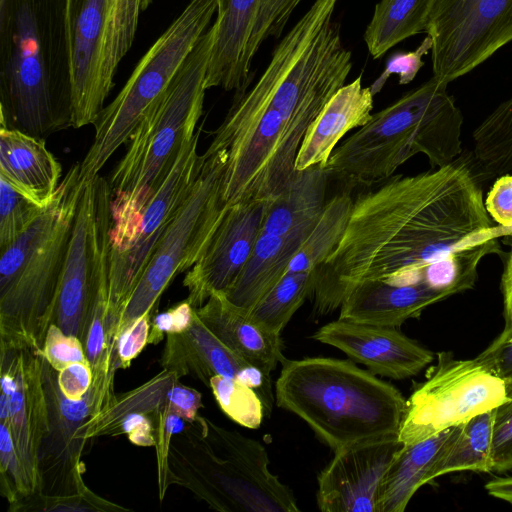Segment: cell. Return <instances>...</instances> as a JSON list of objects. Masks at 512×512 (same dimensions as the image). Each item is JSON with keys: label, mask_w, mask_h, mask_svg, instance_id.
I'll list each match as a JSON object with an SVG mask.
<instances>
[{"label": "cell", "mask_w": 512, "mask_h": 512, "mask_svg": "<svg viewBox=\"0 0 512 512\" xmlns=\"http://www.w3.org/2000/svg\"><path fill=\"white\" fill-rule=\"evenodd\" d=\"M371 187L353 198L342 239L312 271L309 298L317 315L340 308L360 282L418 271L455 249L498 238L464 159Z\"/></svg>", "instance_id": "cell-1"}, {"label": "cell", "mask_w": 512, "mask_h": 512, "mask_svg": "<svg viewBox=\"0 0 512 512\" xmlns=\"http://www.w3.org/2000/svg\"><path fill=\"white\" fill-rule=\"evenodd\" d=\"M0 110L38 138L72 127L67 0H0Z\"/></svg>", "instance_id": "cell-2"}, {"label": "cell", "mask_w": 512, "mask_h": 512, "mask_svg": "<svg viewBox=\"0 0 512 512\" xmlns=\"http://www.w3.org/2000/svg\"><path fill=\"white\" fill-rule=\"evenodd\" d=\"M214 34L212 25L167 88L144 112L111 173L110 254L121 253L131 244L144 208L196 132L203 113Z\"/></svg>", "instance_id": "cell-3"}, {"label": "cell", "mask_w": 512, "mask_h": 512, "mask_svg": "<svg viewBox=\"0 0 512 512\" xmlns=\"http://www.w3.org/2000/svg\"><path fill=\"white\" fill-rule=\"evenodd\" d=\"M281 364L277 406L306 422L334 452L398 435L406 399L369 370L329 357L285 359Z\"/></svg>", "instance_id": "cell-4"}, {"label": "cell", "mask_w": 512, "mask_h": 512, "mask_svg": "<svg viewBox=\"0 0 512 512\" xmlns=\"http://www.w3.org/2000/svg\"><path fill=\"white\" fill-rule=\"evenodd\" d=\"M434 78L407 92L346 138L325 167L347 186L366 187L386 180L406 161L424 154L433 168L454 161L462 152L463 115Z\"/></svg>", "instance_id": "cell-5"}, {"label": "cell", "mask_w": 512, "mask_h": 512, "mask_svg": "<svg viewBox=\"0 0 512 512\" xmlns=\"http://www.w3.org/2000/svg\"><path fill=\"white\" fill-rule=\"evenodd\" d=\"M261 442L198 415L169 451L170 484L222 512H297L292 490L269 469Z\"/></svg>", "instance_id": "cell-6"}, {"label": "cell", "mask_w": 512, "mask_h": 512, "mask_svg": "<svg viewBox=\"0 0 512 512\" xmlns=\"http://www.w3.org/2000/svg\"><path fill=\"white\" fill-rule=\"evenodd\" d=\"M339 0H315L275 47L252 86L281 116L300 147L303 136L352 69L333 16Z\"/></svg>", "instance_id": "cell-7"}, {"label": "cell", "mask_w": 512, "mask_h": 512, "mask_svg": "<svg viewBox=\"0 0 512 512\" xmlns=\"http://www.w3.org/2000/svg\"><path fill=\"white\" fill-rule=\"evenodd\" d=\"M217 0H191L137 63L131 76L94 125L93 141L79 165L81 184L99 175L126 144L147 108L162 94L209 29Z\"/></svg>", "instance_id": "cell-8"}, {"label": "cell", "mask_w": 512, "mask_h": 512, "mask_svg": "<svg viewBox=\"0 0 512 512\" xmlns=\"http://www.w3.org/2000/svg\"><path fill=\"white\" fill-rule=\"evenodd\" d=\"M227 151L223 199L272 200L295 173L299 146L280 114L252 89L236 93L210 143Z\"/></svg>", "instance_id": "cell-9"}, {"label": "cell", "mask_w": 512, "mask_h": 512, "mask_svg": "<svg viewBox=\"0 0 512 512\" xmlns=\"http://www.w3.org/2000/svg\"><path fill=\"white\" fill-rule=\"evenodd\" d=\"M227 151L209 146L194 186L158 241L144 271L124 306L115 333L145 313H154L161 295L179 274L200 259L225 216L223 199Z\"/></svg>", "instance_id": "cell-10"}, {"label": "cell", "mask_w": 512, "mask_h": 512, "mask_svg": "<svg viewBox=\"0 0 512 512\" xmlns=\"http://www.w3.org/2000/svg\"><path fill=\"white\" fill-rule=\"evenodd\" d=\"M91 368L93 380L89 390L79 399H69L59 388L58 371L44 357L49 431L40 447L39 495L60 497L91 492L82 479L81 456L87 441L77 438V433L81 425L107 407L115 395L114 377L120 368L116 353L105 350Z\"/></svg>", "instance_id": "cell-11"}, {"label": "cell", "mask_w": 512, "mask_h": 512, "mask_svg": "<svg viewBox=\"0 0 512 512\" xmlns=\"http://www.w3.org/2000/svg\"><path fill=\"white\" fill-rule=\"evenodd\" d=\"M507 399L504 382L477 358L455 360L443 352L432 374L406 400L398 439L404 445L421 441Z\"/></svg>", "instance_id": "cell-12"}, {"label": "cell", "mask_w": 512, "mask_h": 512, "mask_svg": "<svg viewBox=\"0 0 512 512\" xmlns=\"http://www.w3.org/2000/svg\"><path fill=\"white\" fill-rule=\"evenodd\" d=\"M425 33L433 77L449 84L512 41V0H433Z\"/></svg>", "instance_id": "cell-13"}, {"label": "cell", "mask_w": 512, "mask_h": 512, "mask_svg": "<svg viewBox=\"0 0 512 512\" xmlns=\"http://www.w3.org/2000/svg\"><path fill=\"white\" fill-rule=\"evenodd\" d=\"M76 209L77 206L68 211L51 237L17 276L0 289L1 346L42 350L48 328L55 318L59 283Z\"/></svg>", "instance_id": "cell-14"}, {"label": "cell", "mask_w": 512, "mask_h": 512, "mask_svg": "<svg viewBox=\"0 0 512 512\" xmlns=\"http://www.w3.org/2000/svg\"><path fill=\"white\" fill-rule=\"evenodd\" d=\"M200 131L184 144L168 176L147 203L131 244L110 254V293L106 321L107 346L115 343L120 314L163 233L189 196L202 165Z\"/></svg>", "instance_id": "cell-15"}, {"label": "cell", "mask_w": 512, "mask_h": 512, "mask_svg": "<svg viewBox=\"0 0 512 512\" xmlns=\"http://www.w3.org/2000/svg\"><path fill=\"white\" fill-rule=\"evenodd\" d=\"M302 0H217L214 42L206 88L241 93L251 79L253 59L263 42L279 38Z\"/></svg>", "instance_id": "cell-16"}, {"label": "cell", "mask_w": 512, "mask_h": 512, "mask_svg": "<svg viewBox=\"0 0 512 512\" xmlns=\"http://www.w3.org/2000/svg\"><path fill=\"white\" fill-rule=\"evenodd\" d=\"M0 367L8 369L15 382L7 396L10 430L24 482L25 501L41 493L40 447L49 431L44 354L28 346H1Z\"/></svg>", "instance_id": "cell-17"}, {"label": "cell", "mask_w": 512, "mask_h": 512, "mask_svg": "<svg viewBox=\"0 0 512 512\" xmlns=\"http://www.w3.org/2000/svg\"><path fill=\"white\" fill-rule=\"evenodd\" d=\"M270 200L230 205L200 259L186 272V300L202 306L214 292H226L247 263L261 233Z\"/></svg>", "instance_id": "cell-18"}, {"label": "cell", "mask_w": 512, "mask_h": 512, "mask_svg": "<svg viewBox=\"0 0 512 512\" xmlns=\"http://www.w3.org/2000/svg\"><path fill=\"white\" fill-rule=\"evenodd\" d=\"M403 445L398 435H392L334 452L317 477L318 508L323 512H376L383 477Z\"/></svg>", "instance_id": "cell-19"}, {"label": "cell", "mask_w": 512, "mask_h": 512, "mask_svg": "<svg viewBox=\"0 0 512 512\" xmlns=\"http://www.w3.org/2000/svg\"><path fill=\"white\" fill-rule=\"evenodd\" d=\"M72 63V127L93 125L114 84L104 65L107 0H67Z\"/></svg>", "instance_id": "cell-20"}, {"label": "cell", "mask_w": 512, "mask_h": 512, "mask_svg": "<svg viewBox=\"0 0 512 512\" xmlns=\"http://www.w3.org/2000/svg\"><path fill=\"white\" fill-rule=\"evenodd\" d=\"M159 362L163 369L174 372L179 378L191 375L207 387L214 376L234 378L258 393L266 416L272 413L275 396L271 375L249 364L224 345L196 312L188 329L166 334Z\"/></svg>", "instance_id": "cell-21"}, {"label": "cell", "mask_w": 512, "mask_h": 512, "mask_svg": "<svg viewBox=\"0 0 512 512\" xmlns=\"http://www.w3.org/2000/svg\"><path fill=\"white\" fill-rule=\"evenodd\" d=\"M312 339L335 347L374 375L406 379L432 362L431 351L398 328L337 319L320 327Z\"/></svg>", "instance_id": "cell-22"}, {"label": "cell", "mask_w": 512, "mask_h": 512, "mask_svg": "<svg viewBox=\"0 0 512 512\" xmlns=\"http://www.w3.org/2000/svg\"><path fill=\"white\" fill-rule=\"evenodd\" d=\"M195 312L224 345L265 373L271 375L286 359L281 334L264 328L249 311L232 303L223 292L212 293Z\"/></svg>", "instance_id": "cell-23"}, {"label": "cell", "mask_w": 512, "mask_h": 512, "mask_svg": "<svg viewBox=\"0 0 512 512\" xmlns=\"http://www.w3.org/2000/svg\"><path fill=\"white\" fill-rule=\"evenodd\" d=\"M373 97L370 87H363L361 75L341 87L306 130L295 169L326 165L342 137L370 120Z\"/></svg>", "instance_id": "cell-24"}, {"label": "cell", "mask_w": 512, "mask_h": 512, "mask_svg": "<svg viewBox=\"0 0 512 512\" xmlns=\"http://www.w3.org/2000/svg\"><path fill=\"white\" fill-rule=\"evenodd\" d=\"M446 297L426 285L393 284L383 280L358 283L340 306L339 319L399 328L428 306Z\"/></svg>", "instance_id": "cell-25"}, {"label": "cell", "mask_w": 512, "mask_h": 512, "mask_svg": "<svg viewBox=\"0 0 512 512\" xmlns=\"http://www.w3.org/2000/svg\"><path fill=\"white\" fill-rule=\"evenodd\" d=\"M0 176L47 207L61 183L62 167L45 139L0 126Z\"/></svg>", "instance_id": "cell-26"}, {"label": "cell", "mask_w": 512, "mask_h": 512, "mask_svg": "<svg viewBox=\"0 0 512 512\" xmlns=\"http://www.w3.org/2000/svg\"><path fill=\"white\" fill-rule=\"evenodd\" d=\"M313 227L282 236L261 232L241 273L223 292L226 297L250 312L287 273L291 260Z\"/></svg>", "instance_id": "cell-27"}, {"label": "cell", "mask_w": 512, "mask_h": 512, "mask_svg": "<svg viewBox=\"0 0 512 512\" xmlns=\"http://www.w3.org/2000/svg\"><path fill=\"white\" fill-rule=\"evenodd\" d=\"M459 428L460 425L448 428L399 449L379 487L376 512L406 509L415 492L430 482L433 468Z\"/></svg>", "instance_id": "cell-28"}, {"label": "cell", "mask_w": 512, "mask_h": 512, "mask_svg": "<svg viewBox=\"0 0 512 512\" xmlns=\"http://www.w3.org/2000/svg\"><path fill=\"white\" fill-rule=\"evenodd\" d=\"M330 178L325 165L296 170L283 190L268 202L261 232L282 236L315 226L327 203Z\"/></svg>", "instance_id": "cell-29"}, {"label": "cell", "mask_w": 512, "mask_h": 512, "mask_svg": "<svg viewBox=\"0 0 512 512\" xmlns=\"http://www.w3.org/2000/svg\"><path fill=\"white\" fill-rule=\"evenodd\" d=\"M178 380L174 372L163 369L140 386L115 394L107 407L81 425L77 438L88 441L114 436L119 423L131 413H144L153 419L167 405L168 392Z\"/></svg>", "instance_id": "cell-30"}, {"label": "cell", "mask_w": 512, "mask_h": 512, "mask_svg": "<svg viewBox=\"0 0 512 512\" xmlns=\"http://www.w3.org/2000/svg\"><path fill=\"white\" fill-rule=\"evenodd\" d=\"M433 0H380L364 32L373 59L403 40L426 31Z\"/></svg>", "instance_id": "cell-31"}, {"label": "cell", "mask_w": 512, "mask_h": 512, "mask_svg": "<svg viewBox=\"0 0 512 512\" xmlns=\"http://www.w3.org/2000/svg\"><path fill=\"white\" fill-rule=\"evenodd\" d=\"M495 409L480 413L465 423L448 444L430 474L435 478L461 471H493L492 439Z\"/></svg>", "instance_id": "cell-32"}, {"label": "cell", "mask_w": 512, "mask_h": 512, "mask_svg": "<svg viewBox=\"0 0 512 512\" xmlns=\"http://www.w3.org/2000/svg\"><path fill=\"white\" fill-rule=\"evenodd\" d=\"M353 206V197L343 190L330 198L310 234L291 260L287 272H312L335 250L342 239Z\"/></svg>", "instance_id": "cell-33"}, {"label": "cell", "mask_w": 512, "mask_h": 512, "mask_svg": "<svg viewBox=\"0 0 512 512\" xmlns=\"http://www.w3.org/2000/svg\"><path fill=\"white\" fill-rule=\"evenodd\" d=\"M473 155L491 176L512 171V97L497 106L473 131Z\"/></svg>", "instance_id": "cell-34"}, {"label": "cell", "mask_w": 512, "mask_h": 512, "mask_svg": "<svg viewBox=\"0 0 512 512\" xmlns=\"http://www.w3.org/2000/svg\"><path fill=\"white\" fill-rule=\"evenodd\" d=\"M313 272H287L250 311L251 317L267 330L281 334L295 312L310 296Z\"/></svg>", "instance_id": "cell-35"}, {"label": "cell", "mask_w": 512, "mask_h": 512, "mask_svg": "<svg viewBox=\"0 0 512 512\" xmlns=\"http://www.w3.org/2000/svg\"><path fill=\"white\" fill-rule=\"evenodd\" d=\"M209 388L219 407L229 418L249 429L260 427L265 409L254 389L234 378L223 376L212 377Z\"/></svg>", "instance_id": "cell-36"}, {"label": "cell", "mask_w": 512, "mask_h": 512, "mask_svg": "<svg viewBox=\"0 0 512 512\" xmlns=\"http://www.w3.org/2000/svg\"><path fill=\"white\" fill-rule=\"evenodd\" d=\"M47 207L0 176V250L10 245Z\"/></svg>", "instance_id": "cell-37"}, {"label": "cell", "mask_w": 512, "mask_h": 512, "mask_svg": "<svg viewBox=\"0 0 512 512\" xmlns=\"http://www.w3.org/2000/svg\"><path fill=\"white\" fill-rule=\"evenodd\" d=\"M156 429V460L159 498L163 500L170 484L169 451L172 438L181 433L186 422L167 405L152 419Z\"/></svg>", "instance_id": "cell-38"}, {"label": "cell", "mask_w": 512, "mask_h": 512, "mask_svg": "<svg viewBox=\"0 0 512 512\" xmlns=\"http://www.w3.org/2000/svg\"><path fill=\"white\" fill-rule=\"evenodd\" d=\"M432 48V40L427 35L421 44L413 51L394 53L386 62L382 74L370 86L375 96L382 90L388 78L395 74L399 77V84L405 85L414 80L420 69L424 66L423 56Z\"/></svg>", "instance_id": "cell-39"}, {"label": "cell", "mask_w": 512, "mask_h": 512, "mask_svg": "<svg viewBox=\"0 0 512 512\" xmlns=\"http://www.w3.org/2000/svg\"><path fill=\"white\" fill-rule=\"evenodd\" d=\"M43 354L49 365L60 371L71 363L88 361L82 341L52 323L45 336Z\"/></svg>", "instance_id": "cell-40"}, {"label": "cell", "mask_w": 512, "mask_h": 512, "mask_svg": "<svg viewBox=\"0 0 512 512\" xmlns=\"http://www.w3.org/2000/svg\"><path fill=\"white\" fill-rule=\"evenodd\" d=\"M512 460V397L495 408L492 462L493 471L504 472L511 469Z\"/></svg>", "instance_id": "cell-41"}, {"label": "cell", "mask_w": 512, "mask_h": 512, "mask_svg": "<svg viewBox=\"0 0 512 512\" xmlns=\"http://www.w3.org/2000/svg\"><path fill=\"white\" fill-rule=\"evenodd\" d=\"M505 384L508 398L512 397V325L504 327L499 336L476 357Z\"/></svg>", "instance_id": "cell-42"}, {"label": "cell", "mask_w": 512, "mask_h": 512, "mask_svg": "<svg viewBox=\"0 0 512 512\" xmlns=\"http://www.w3.org/2000/svg\"><path fill=\"white\" fill-rule=\"evenodd\" d=\"M153 313L138 317L125 327L116 339V354L119 367L126 369L148 344Z\"/></svg>", "instance_id": "cell-43"}, {"label": "cell", "mask_w": 512, "mask_h": 512, "mask_svg": "<svg viewBox=\"0 0 512 512\" xmlns=\"http://www.w3.org/2000/svg\"><path fill=\"white\" fill-rule=\"evenodd\" d=\"M484 205L491 218L502 227L503 236H512V174L496 179Z\"/></svg>", "instance_id": "cell-44"}, {"label": "cell", "mask_w": 512, "mask_h": 512, "mask_svg": "<svg viewBox=\"0 0 512 512\" xmlns=\"http://www.w3.org/2000/svg\"><path fill=\"white\" fill-rule=\"evenodd\" d=\"M92 380L93 372L89 361L71 363L57 374L59 388L69 399H79L84 396Z\"/></svg>", "instance_id": "cell-45"}, {"label": "cell", "mask_w": 512, "mask_h": 512, "mask_svg": "<svg viewBox=\"0 0 512 512\" xmlns=\"http://www.w3.org/2000/svg\"><path fill=\"white\" fill-rule=\"evenodd\" d=\"M126 434L135 445L152 447L156 445V429L152 419L144 413L127 415L115 430V435Z\"/></svg>", "instance_id": "cell-46"}, {"label": "cell", "mask_w": 512, "mask_h": 512, "mask_svg": "<svg viewBox=\"0 0 512 512\" xmlns=\"http://www.w3.org/2000/svg\"><path fill=\"white\" fill-rule=\"evenodd\" d=\"M202 406L201 393L182 385L179 380L168 392L169 410L182 417L187 423L195 420Z\"/></svg>", "instance_id": "cell-47"}, {"label": "cell", "mask_w": 512, "mask_h": 512, "mask_svg": "<svg viewBox=\"0 0 512 512\" xmlns=\"http://www.w3.org/2000/svg\"><path fill=\"white\" fill-rule=\"evenodd\" d=\"M505 326L512 325V243L505 256L500 280Z\"/></svg>", "instance_id": "cell-48"}, {"label": "cell", "mask_w": 512, "mask_h": 512, "mask_svg": "<svg viewBox=\"0 0 512 512\" xmlns=\"http://www.w3.org/2000/svg\"><path fill=\"white\" fill-rule=\"evenodd\" d=\"M485 489L490 496L512 505V477L494 478L486 483Z\"/></svg>", "instance_id": "cell-49"}, {"label": "cell", "mask_w": 512, "mask_h": 512, "mask_svg": "<svg viewBox=\"0 0 512 512\" xmlns=\"http://www.w3.org/2000/svg\"><path fill=\"white\" fill-rule=\"evenodd\" d=\"M511 469H512V460H511Z\"/></svg>", "instance_id": "cell-50"}]
</instances>
